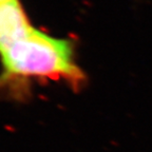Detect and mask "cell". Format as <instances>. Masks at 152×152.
Returning a JSON list of instances; mask_svg holds the SVG:
<instances>
[{"label": "cell", "instance_id": "cell-1", "mask_svg": "<svg viewBox=\"0 0 152 152\" xmlns=\"http://www.w3.org/2000/svg\"><path fill=\"white\" fill-rule=\"evenodd\" d=\"M0 99L26 102L34 83H62L80 91L87 76L75 56L74 43L33 28L0 51Z\"/></svg>", "mask_w": 152, "mask_h": 152}, {"label": "cell", "instance_id": "cell-2", "mask_svg": "<svg viewBox=\"0 0 152 152\" xmlns=\"http://www.w3.org/2000/svg\"><path fill=\"white\" fill-rule=\"evenodd\" d=\"M32 28L19 0H7L0 4V51L26 35Z\"/></svg>", "mask_w": 152, "mask_h": 152}, {"label": "cell", "instance_id": "cell-3", "mask_svg": "<svg viewBox=\"0 0 152 152\" xmlns=\"http://www.w3.org/2000/svg\"><path fill=\"white\" fill-rule=\"evenodd\" d=\"M5 1H7V0H0V4H1V3H3V2H5Z\"/></svg>", "mask_w": 152, "mask_h": 152}]
</instances>
